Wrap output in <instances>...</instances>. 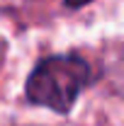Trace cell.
Here are the masks:
<instances>
[{
  "mask_svg": "<svg viewBox=\"0 0 124 126\" xmlns=\"http://www.w3.org/2000/svg\"><path fill=\"white\" fill-rule=\"evenodd\" d=\"M68 7H80V5H85V2H90V0H63Z\"/></svg>",
  "mask_w": 124,
  "mask_h": 126,
  "instance_id": "obj_2",
  "label": "cell"
},
{
  "mask_svg": "<svg viewBox=\"0 0 124 126\" xmlns=\"http://www.w3.org/2000/svg\"><path fill=\"white\" fill-rule=\"evenodd\" d=\"M90 80L88 63L78 56H54L41 61L29 75L27 97L54 111H68Z\"/></svg>",
  "mask_w": 124,
  "mask_h": 126,
  "instance_id": "obj_1",
  "label": "cell"
}]
</instances>
